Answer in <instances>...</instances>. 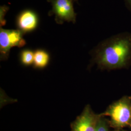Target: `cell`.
<instances>
[{"label":"cell","instance_id":"cell-8","mask_svg":"<svg viewBox=\"0 0 131 131\" xmlns=\"http://www.w3.org/2000/svg\"><path fill=\"white\" fill-rule=\"evenodd\" d=\"M21 61L25 65H30L34 63V53L29 50H24L20 54Z\"/></svg>","mask_w":131,"mask_h":131},{"label":"cell","instance_id":"cell-6","mask_svg":"<svg viewBox=\"0 0 131 131\" xmlns=\"http://www.w3.org/2000/svg\"><path fill=\"white\" fill-rule=\"evenodd\" d=\"M38 18L33 10H24L17 16L16 25L18 30L24 34L32 32L38 27Z\"/></svg>","mask_w":131,"mask_h":131},{"label":"cell","instance_id":"cell-4","mask_svg":"<svg viewBox=\"0 0 131 131\" xmlns=\"http://www.w3.org/2000/svg\"><path fill=\"white\" fill-rule=\"evenodd\" d=\"M110 116L113 123L117 126L129 124L131 118V105L125 100L114 104L105 114Z\"/></svg>","mask_w":131,"mask_h":131},{"label":"cell","instance_id":"cell-9","mask_svg":"<svg viewBox=\"0 0 131 131\" xmlns=\"http://www.w3.org/2000/svg\"><path fill=\"white\" fill-rule=\"evenodd\" d=\"M96 131H108L106 126L102 121H99L97 123Z\"/></svg>","mask_w":131,"mask_h":131},{"label":"cell","instance_id":"cell-7","mask_svg":"<svg viewBox=\"0 0 131 131\" xmlns=\"http://www.w3.org/2000/svg\"><path fill=\"white\" fill-rule=\"evenodd\" d=\"M49 58V55L47 52L42 50H38L34 52V65L37 68H44L48 64Z\"/></svg>","mask_w":131,"mask_h":131},{"label":"cell","instance_id":"cell-2","mask_svg":"<svg viewBox=\"0 0 131 131\" xmlns=\"http://www.w3.org/2000/svg\"><path fill=\"white\" fill-rule=\"evenodd\" d=\"M24 33L19 30L0 29L1 57L6 59L9 55L10 49L14 47H21L26 44L23 38Z\"/></svg>","mask_w":131,"mask_h":131},{"label":"cell","instance_id":"cell-11","mask_svg":"<svg viewBox=\"0 0 131 131\" xmlns=\"http://www.w3.org/2000/svg\"><path fill=\"white\" fill-rule=\"evenodd\" d=\"M73 1H74V2H76V1H77L78 0H73Z\"/></svg>","mask_w":131,"mask_h":131},{"label":"cell","instance_id":"cell-1","mask_svg":"<svg viewBox=\"0 0 131 131\" xmlns=\"http://www.w3.org/2000/svg\"><path fill=\"white\" fill-rule=\"evenodd\" d=\"M99 65L116 68L125 65L131 59V33L123 32L102 43L95 52Z\"/></svg>","mask_w":131,"mask_h":131},{"label":"cell","instance_id":"cell-5","mask_svg":"<svg viewBox=\"0 0 131 131\" xmlns=\"http://www.w3.org/2000/svg\"><path fill=\"white\" fill-rule=\"evenodd\" d=\"M98 117L89 106L71 124V131H96Z\"/></svg>","mask_w":131,"mask_h":131},{"label":"cell","instance_id":"cell-3","mask_svg":"<svg viewBox=\"0 0 131 131\" xmlns=\"http://www.w3.org/2000/svg\"><path fill=\"white\" fill-rule=\"evenodd\" d=\"M73 0H48L51 3L52 10L49 15H54L56 23L62 24L64 21L75 23L76 14L73 7Z\"/></svg>","mask_w":131,"mask_h":131},{"label":"cell","instance_id":"cell-10","mask_svg":"<svg viewBox=\"0 0 131 131\" xmlns=\"http://www.w3.org/2000/svg\"><path fill=\"white\" fill-rule=\"evenodd\" d=\"M127 9L131 13V0H123Z\"/></svg>","mask_w":131,"mask_h":131}]
</instances>
